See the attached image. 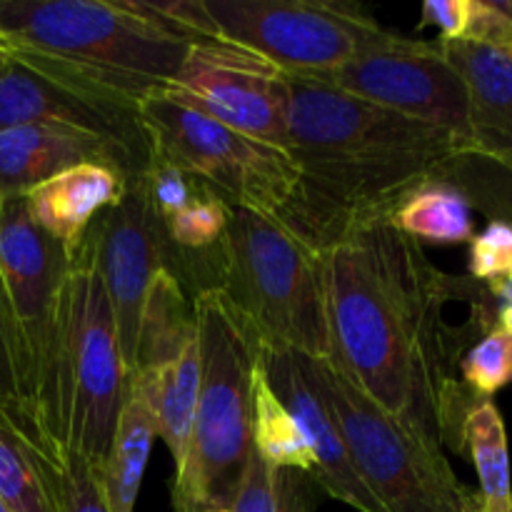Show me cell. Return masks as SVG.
Instances as JSON below:
<instances>
[{"label": "cell", "mask_w": 512, "mask_h": 512, "mask_svg": "<svg viewBox=\"0 0 512 512\" xmlns=\"http://www.w3.org/2000/svg\"><path fill=\"white\" fill-rule=\"evenodd\" d=\"M0 498L13 512H53L48 458L0 408Z\"/></svg>", "instance_id": "obj_24"}, {"label": "cell", "mask_w": 512, "mask_h": 512, "mask_svg": "<svg viewBox=\"0 0 512 512\" xmlns=\"http://www.w3.org/2000/svg\"><path fill=\"white\" fill-rule=\"evenodd\" d=\"M200 390L183 463L175 468V512L230 510L253 450V383L263 340L220 290L195 295Z\"/></svg>", "instance_id": "obj_5"}, {"label": "cell", "mask_w": 512, "mask_h": 512, "mask_svg": "<svg viewBox=\"0 0 512 512\" xmlns=\"http://www.w3.org/2000/svg\"><path fill=\"white\" fill-rule=\"evenodd\" d=\"M512 273V225L490 223L470 240V278L493 283Z\"/></svg>", "instance_id": "obj_31"}, {"label": "cell", "mask_w": 512, "mask_h": 512, "mask_svg": "<svg viewBox=\"0 0 512 512\" xmlns=\"http://www.w3.org/2000/svg\"><path fill=\"white\" fill-rule=\"evenodd\" d=\"M73 265L75 250L45 233L30 218L25 198L0 200V278L8 290L10 308L23 343V405L48 348L58 300L73 273Z\"/></svg>", "instance_id": "obj_13"}, {"label": "cell", "mask_w": 512, "mask_h": 512, "mask_svg": "<svg viewBox=\"0 0 512 512\" xmlns=\"http://www.w3.org/2000/svg\"><path fill=\"white\" fill-rule=\"evenodd\" d=\"M390 223L418 243L463 245L475 238L473 205L448 180L420 185L390 215Z\"/></svg>", "instance_id": "obj_21"}, {"label": "cell", "mask_w": 512, "mask_h": 512, "mask_svg": "<svg viewBox=\"0 0 512 512\" xmlns=\"http://www.w3.org/2000/svg\"><path fill=\"white\" fill-rule=\"evenodd\" d=\"M168 15L198 38L263 55L290 78L330 73L388 40L368 10L330 0H170Z\"/></svg>", "instance_id": "obj_7"}, {"label": "cell", "mask_w": 512, "mask_h": 512, "mask_svg": "<svg viewBox=\"0 0 512 512\" xmlns=\"http://www.w3.org/2000/svg\"><path fill=\"white\" fill-rule=\"evenodd\" d=\"M0 35L48 78L133 108L163 93L205 40L143 0H0Z\"/></svg>", "instance_id": "obj_3"}, {"label": "cell", "mask_w": 512, "mask_h": 512, "mask_svg": "<svg viewBox=\"0 0 512 512\" xmlns=\"http://www.w3.org/2000/svg\"><path fill=\"white\" fill-rule=\"evenodd\" d=\"M308 80L473 143L468 85L440 43L390 33L358 58Z\"/></svg>", "instance_id": "obj_10"}, {"label": "cell", "mask_w": 512, "mask_h": 512, "mask_svg": "<svg viewBox=\"0 0 512 512\" xmlns=\"http://www.w3.org/2000/svg\"><path fill=\"white\" fill-rule=\"evenodd\" d=\"M158 438L153 385L143 375H130L118 428L105 463L98 468L110 512H133L143 485L150 448Z\"/></svg>", "instance_id": "obj_19"}, {"label": "cell", "mask_w": 512, "mask_h": 512, "mask_svg": "<svg viewBox=\"0 0 512 512\" xmlns=\"http://www.w3.org/2000/svg\"><path fill=\"white\" fill-rule=\"evenodd\" d=\"M460 40L512 48V0H468V25Z\"/></svg>", "instance_id": "obj_32"}, {"label": "cell", "mask_w": 512, "mask_h": 512, "mask_svg": "<svg viewBox=\"0 0 512 512\" xmlns=\"http://www.w3.org/2000/svg\"><path fill=\"white\" fill-rule=\"evenodd\" d=\"M425 25H438L440 40H460L468 25V0H428L420 28Z\"/></svg>", "instance_id": "obj_33"}, {"label": "cell", "mask_w": 512, "mask_h": 512, "mask_svg": "<svg viewBox=\"0 0 512 512\" xmlns=\"http://www.w3.org/2000/svg\"><path fill=\"white\" fill-rule=\"evenodd\" d=\"M253 450L273 468L298 470L313 478L315 460L303 428L283 400L273 393L263 370V358L253 383Z\"/></svg>", "instance_id": "obj_23"}, {"label": "cell", "mask_w": 512, "mask_h": 512, "mask_svg": "<svg viewBox=\"0 0 512 512\" xmlns=\"http://www.w3.org/2000/svg\"><path fill=\"white\" fill-rule=\"evenodd\" d=\"M33 123L100 135L150 163V140L140 108L58 83L13 55L0 70V130Z\"/></svg>", "instance_id": "obj_14"}, {"label": "cell", "mask_w": 512, "mask_h": 512, "mask_svg": "<svg viewBox=\"0 0 512 512\" xmlns=\"http://www.w3.org/2000/svg\"><path fill=\"white\" fill-rule=\"evenodd\" d=\"M498 328L512 333V303L510 305H498Z\"/></svg>", "instance_id": "obj_34"}, {"label": "cell", "mask_w": 512, "mask_h": 512, "mask_svg": "<svg viewBox=\"0 0 512 512\" xmlns=\"http://www.w3.org/2000/svg\"><path fill=\"white\" fill-rule=\"evenodd\" d=\"M10 58H13V50H10L8 40H5L3 35H0V70H3V65L8 63Z\"/></svg>", "instance_id": "obj_35"}, {"label": "cell", "mask_w": 512, "mask_h": 512, "mask_svg": "<svg viewBox=\"0 0 512 512\" xmlns=\"http://www.w3.org/2000/svg\"><path fill=\"white\" fill-rule=\"evenodd\" d=\"M163 95L260 143L288 145L290 78L253 50L198 40Z\"/></svg>", "instance_id": "obj_11"}, {"label": "cell", "mask_w": 512, "mask_h": 512, "mask_svg": "<svg viewBox=\"0 0 512 512\" xmlns=\"http://www.w3.org/2000/svg\"><path fill=\"white\" fill-rule=\"evenodd\" d=\"M330 363L428 448H463L480 403L460 380L465 350L498 325L488 283L435 268L390 218H370L320 250Z\"/></svg>", "instance_id": "obj_1"}, {"label": "cell", "mask_w": 512, "mask_h": 512, "mask_svg": "<svg viewBox=\"0 0 512 512\" xmlns=\"http://www.w3.org/2000/svg\"><path fill=\"white\" fill-rule=\"evenodd\" d=\"M463 448L478 470L483 512H512L508 433L493 400H480L468 413L463 423Z\"/></svg>", "instance_id": "obj_22"}, {"label": "cell", "mask_w": 512, "mask_h": 512, "mask_svg": "<svg viewBox=\"0 0 512 512\" xmlns=\"http://www.w3.org/2000/svg\"><path fill=\"white\" fill-rule=\"evenodd\" d=\"M460 380L478 398H493L512 383V333L498 328L475 340L460 358Z\"/></svg>", "instance_id": "obj_26"}, {"label": "cell", "mask_w": 512, "mask_h": 512, "mask_svg": "<svg viewBox=\"0 0 512 512\" xmlns=\"http://www.w3.org/2000/svg\"><path fill=\"white\" fill-rule=\"evenodd\" d=\"M145 175H148L150 198H153L155 210H158L163 220H170L173 215H178L180 210L188 208L200 193L208 190L203 188L193 175L180 170L178 165H170L158 158L150 160V168Z\"/></svg>", "instance_id": "obj_30"}, {"label": "cell", "mask_w": 512, "mask_h": 512, "mask_svg": "<svg viewBox=\"0 0 512 512\" xmlns=\"http://www.w3.org/2000/svg\"><path fill=\"white\" fill-rule=\"evenodd\" d=\"M25 395V358L20 330L0 278V408L18 413Z\"/></svg>", "instance_id": "obj_29"}, {"label": "cell", "mask_w": 512, "mask_h": 512, "mask_svg": "<svg viewBox=\"0 0 512 512\" xmlns=\"http://www.w3.org/2000/svg\"><path fill=\"white\" fill-rule=\"evenodd\" d=\"M83 163L105 165L125 180L150 168L133 150L100 135L65 125H18L0 130V200L25 198L45 180Z\"/></svg>", "instance_id": "obj_16"}, {"label": "cell", "mask_w": 512, "mask_h": 512, "mask_svg": "<svg viewBox=\"0 0 512 512\" xmlns=\"http://www.w3.org/2000/svg\"><path fill=\"white\" fill-rule=\"evenodd\" d=\"M313 373L338 418L355 468L385 512H483L478 490L460 483L448 458L405 433L330 360Z\"/></svg>", "instance_id": "obj_8"}, {"label": "cell", "mask_w": 512, "mask_h": 512, "mask_svg": "<svg viewBox=\"0 0 512 512\" xmlns=\"http://www.w3.org/2000/svg\"><path fill=\"white\" fill-rule=\"evenodd\" d=\"M0 512H13V510H10V505H8V503H5V500H3V498H0Z\"/></svg>", "instance_id": "obj_36"}, {"label": "cell", "mask_w": 512, "mask_h": 512, "mask_svg": "<svg viewBox=\"0 0 512 512\" xmlns=\"http://www.w3.org/2000/svg\"><path fill=\"white\" fill-rule=\"evenodd\" d=\"M438 43L468 85L475 150L512 173V48L468 40Z\"/></svg>", "instance_id": "obj_17"}, {"label": "cell", "mask_w": 512, "mask_h": 512, "mask_svg": "<svg viewBox=\"0 0 512 512\" xmlns=\"http://www.w3.org/2000/svg\"><path fill=\"white\" fill-rule=\"evenodd\" d=\"M213 290L268 348L330 360L323 255L275 215L230 205Z\"/></svg>", "instance_id": "obj_6"}, {"label": "cell", "mask_w": 512, "mask_h": 512, "mask_svg": "<svg viewBox=\"0 0 512 512\" xmlns=\"http://www.w3.org/2000/svg\"><path fill=\"white\" fill-rule=\"evenodd\" d=\"M315 488L305 473L273 468L250 450L230 512H315Z\"/></svg>", "instance_id": "obj_25"}, {"label": "cell", "mask_w": 512, "mask_h": 512, "mask_svg": "<svg viewBox=\"0 0 512 512\" xmlns=\"http://www.w3.org/2000/svg\"><path fill=\"white\" fill-rule=\"evenodd\" d=\"M78 250L88 255L103 280L130 375L145 293L160 270H170L173 260V243L150 198L148 175L140 173L125 183L118 203L93 220Z\"/></svg>", "instance_id": "obj_12"}, {"label": "cell", "mask_w": 512, "mask_h": 512, "mask_svg": "<svg viewBox=\"0 0 512 512\" xmlns=\"http://www.w3.org/2000/svg\"><path fill=\"white\" fill-rule=\"evenodd\" d=\"M263 370L273 393L303 428L313 453V483L358 512H385L370 495L345 445L338 418L313 373V358L263 345Z\"/></svg>", "instance_id": "obj_15"}, {"label": "cell", "mask_w": 512, "mask_h": 512, "mask_svg": "<svg viewBox=\"0 0 512 512\" xmlns=\"http://www.w3.org/2000/svg\"><path fill=\"white\" fill-rule=\"evenodd\" d=\"M285 153L298 185L280 220L323 250L353 225L390 218L420 185L453 183L478 150L448 130L318 80L290 78Z\"/></svg>", "instance_id": "obj_2"}, {"label": "cell", "mask_w": 512, "mask_h": 512, "mask_svg": "<svg viewBox=\"0 0 512 512\" xmlns=\"http://www.w3.org/2000/svg\"><path fill=\"white\" fill-rule=\"evenodd\" d=\"M228 218L230 205H225L218 195L205 190L188 208L165 220V230H168V238L175 248L185 250V253H205L223 240Z\"/></svg>", "instance_id": "obj_28"}, {"label": "cell", "mask_w": 512, "mask_h": 512, "mask_svg": "<svg viewBox=\"0 0 512 512\" xmlns=\"http://www.w3.org/2000/svg\"><path fill=\"white\" fill-rule=\"evenodd\" d=\"M128 180L105 165L83 163L25 195L30 218L68 248H78L93 220L115 205Z\"/></svg>", "instance_id": "obj_18"}, {"label": "cell", "mask_w": 512, "mask_h": 512, "mask_svg": "<svg viewBox=\"0 0 512 512\" xmlns=\"http://www.w3.org/2000/svg\"><path fill=\"white\" fill-rule=\"evenodd\" d=\"M125 393L128 368L108 293L88 255L75 248L33 388L23 408L8 415L45 458L75 455L100 468Z\"/></svg>", "instance_id": "obj_4"}, {"label": "cell", "mask_w": 512, "mask_h": 512, "mask_svg": "<svg viewBox=\"0 0 512 512\" xmlns=\"http://www.w3.org/2000/svg\"><path fill=\"white\" fill-rule=\"evenodd\" d=\"M140 120L150 160L178 165L225 205L280 218L293 203L298 170L283 148L248 138L163 93L140 103Z\"/></svg>", "instance_id": "obj_9"}, {"label": "cell", "mask_w": 512, "mask_h": 512, "mask_svg": "<svg viewBox=\"0 0 512 512\" xmlns=\"http://www.w3.org/2000/svg\"><path fill=\"white\" fill-rule=\"evenodd\" d=\"M53 512H110L98 468L83 458H48Z\"/></svg>", "instance_id": "obj_27"}, {"label": "cell", "mask_w": 512, "mask_h": 512, "mask_svg": "<svg viewBox=\"0 0 512 512\" xmlns=\"http://www.w3.org/2000/svg\"><path fill=\"white\" fill-rule=\"evenodd\" d=\"M143 375L153 385L155 415H158V438L168 445L173 463L178 468L188 448L190 428H193L195 405L200 390V340L190 338L173 358L153 373Z\"/></svg>", "instance_id": "obj_20"}, {"label": "cell", "mask_w": 512, "mask_h": 512, "mask_svg": "<svg viewBox=\"0 0 512 512\" xmlns=\"http://www.w3.org/2000/svg\"><path fill=\"white\" fill-rule=\"evenodd\" d=\"M213 512H230V510H213Z\"/></svg>", "instance_id": "obj_37"}]
</instances>
